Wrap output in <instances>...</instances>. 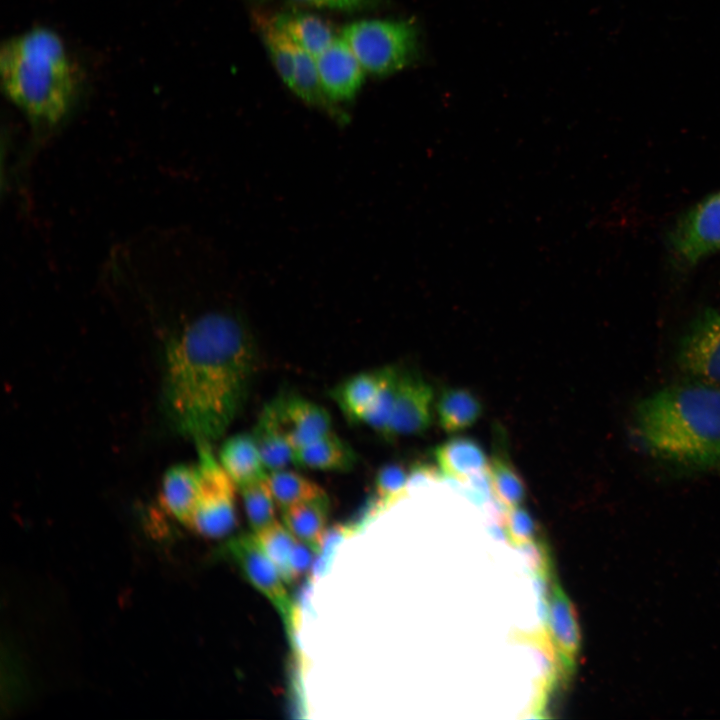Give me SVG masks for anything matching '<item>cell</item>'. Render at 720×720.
I'll use <instances>...</instances> for the list:
<instances>
[{
    "label": "cell",
    "instance_id": "25",
    "mask_svg": "<svg viewBox=\"0 0 720 720\" xmlns=\"http://www.w3.org/2000/svg\"><path fill=\"white\" fill-rule=\"evenodd\" d=\"M257 24L278 74L291 88L295 72V43L275 25L273 19L258 16Z\"/></svg>",
    "mask_w": 720,
    "mask_h": 720
},
{
    "label": "cell",
    "instance_id": "20",
    "mask_svg": "<svg viewBox=\"0 0 720 720\" xmlns=\"http://www.w3.org/2000/svg\"><path fill=\"white\" fill-rule=\"evenodd\" d=\"M483 405L479 397L463 387L445 388L436 403L440 427L457 433L472 427L481 417Z\"/></svg>",
    "mask_w": 720,
    "mask_h": 720
},
{
    "label": "cell",
    "instance_id": "10",
    "mask_svg": "<svg viewBox=\"0 0 720 720\" xmlns=\"http://www.w3.org/2000/svg\"><path fill=\"white\" fill-rule=\"evenodd\" d=\"M288 439L296 450L332 430L328 411L299 395H281L266 404L261 412Z\"/></svg>",
    "mask_w": 720,
    "mask_h": 720
},
{
    "label": "cell",
    "instance_id": "8",
    "mask_svg": "<svg viewBox=\"0 0 720 720\" xmlns=\"http://www.w3.org/2000/svg\"><path fill=\"white\" fill-rule=\"evenodd\" d=\"M675 359L690 379L720 388V312L706 308L690 321Z\"/></svg>",
    "mask_w": 720,
    "mask_h": 720
},
{
    "label": "cell",
    "instance_id": "7",
    "mask_svg": "<svg viewBox=\"0 0 720 720\" xmlns=\"http://www.w3.org/2000/svg\"><path fill=\"white\" fill-rule=\"evenodd\" d=\"M668 243L686 267L720 251V191L685 211L669 231Z\"/></svg>",
    "mask_w": 720,
    "mask_h": 720
},
{
    "label": "cell",
    "instance_id": "33",
    "mask_svg": "<svg viewBox=\"0 0 720 720\" xmlns=\"http://www.w3.org/2000/svg\"><path fill=\"white\" fill-rule=\"evenodd\" d=\"M314 551L316 550L307 544L300 541L296 543L291 557V570L294 579L310 567Z\"/></svg>",
    "mask_w": 720,
    "mask_h": 720
},
{
    "label": "cell",
    "instance_id": "15",
    "mask_svg": "<svg viewBox=\"0 0 720 720\" xmlns=\"http://www.w3.org/2000/svg\"><path fill=\"white\" fill-rule=\"evenodd\" d=\"M358 457L351 445L330 430L295 450L293 464L307 469L348 472Z\"/></svg>",
    "mask_w": 720,
    "mask_h": 720
},
{
    "label": "cell",
    "instance_id": "29",
    "mask_svg": "<svg viewBox=\"0 0 720 720\" xmlns=\"http://www.w3.org/2000/svg\"><path fill=\"white\" fill-rule=\"evenodd\" d=\"M375 488L381 507L398 501L409 488V470L400 463L383 465L376 473Z\"/></svg>",
    "mask_w": 720,
    "mask_h": 720
},
{
    "label": "cell",
    "instance_id": "19",
    "mask_svg": "<svg viewBox=\"0 0 720 720\" xmlns=\"http://www.w3.org/2000/svg\"><path fill=\"white\" fill-rule=\"evenodd\" d=\"M272 19L296 45L315 59L338 37L328 21L314 14L282 13Z\"/></svg>",
    "mask_w": 720,
    "mask_h": 720
},
{
    "label": "cell",
    "instance_id": "12",
    "mask_svg": "<svg viewBox=\"0 0 720 720\" xmlns=\"http://www.w3.org/2000/svg\"><path fill=\"white\" fill-rule=\"evenodd\" d=\"M546 631L569 678L581 648V632L576 609L556 579L548 597Z\"/></svg>",
    "mask_w": 720,
    "mask_h": 720
},
{
    "label": "cell",
    "instance_id": "17",
    "mask_svg": "<svg viewBox=\"0 0 720 720\" xmlns=\"http://www.w3.org/2000/svg\"><path fill=\"white\" fill-rule=\"evenodd\" d=\"M434 459L443 477L463 480L489 469L487 454L480 443L469 437H454L438 445Z\"/></svg>",
    "mask_w": 720,
    "mask_h": 720
},
{
    "label": "cell",
    "instance_id": "23",
    "mask_svg": "<svg viewBox=\"0 0 720 720\" xmlns=\"http://www.w3.org/2000/svg\"><path fill=\"white\" fill-rule=\"evenodd\" d=\"M266 483L281 510L325 494L323 489L309 478L287 468L268 472Z\"/></svg>",
    "mask_w": 720,
    "mask_h": 720
},
{
    "label": "cell",
    "instance_id": "30",
    "mask_svg": "<svg viewBox=\"0 0 720 720\" xmlns=\"http://www.w3.org/2000/svg\"><path fill=\"white\" fill-rule=\"evenodd\" d=\"M505 530L507 539L516 547L537 540L539 533L536 520L520 506L508 509Z\"/></svg>",
    "mask_w": 720,
    "mask_h": 720
},
{
    "label": "cell",
    "instance_id": "2",
    "mask_svg": "<svg viewBox=\"0 0 720 720\" xmlns=\"http://www.w3.org/2000/svg\"><path fill=\"white\" fill-rule=\"evenodd\" d=\"M630 433L650 459L678 474L720 471V388L689 379L641 398Z\"/></svg>",
    "mask_w": 720,
    "mask_h": 720
},
{
    "label": "cell",
    "instance_id": "5",
    "mask_svg": "<svg viewBox=\"0 0 720 720\" xmlns=\"http://www.w3.org/2000/svg\"><path fill=\"white\" fill-rule=\"evenodd\" d=\"M199 492L190 528L203 536L221 538L236 524L234 482L214 455L211 444L197 445Z\"/></svg>",
    "mask_w": 720,
    "mask_h": 720
},
{
    "label": "cell",
    "instance_id": "34",
    "mask_svg": "<svg viewBox=\"0 0 720 720\" xmlns=\"http://www.w3.org/2000/svg\"><path fill=\"white\" fill-rule=\"evenodd\" d=\"M300 3L313 5L317 7H328L333 9L352 10L360 8L369 0H294Z\"/></svg>",
    "mask_w": 720,
    "mask_h": 720
},
{
    "label": "cell",
    "instance_id": "21",
    "mask_svg": "<svg viewBox=\"0 0 720 720\" xmlns=\"http://www.w3.org/2000/svg\"><path fill=\"white\" fill-rule=\"evenodd\" d=\"M307 104L326 111L338 121H346L345 113L326 94L319 76L316 59L295 44V72L291 88Z\"/></svg>",
    "mask_w": 720,
    "mask_h": 720
},
{
    "label": "cell",
    "instance_id": "22",
    "mask_svg": "<svg viewBox=\"0 0 720 720\" xmlns=\"http://www.w3.org/2000/svg\"><path fill=\"white\" fill-rule=\"evenodd\" d=\"M489 474L495 499L508 509L523 503L527 495L526 485L503 446L494 449Z\"/></svg>",
    "mask_w": 720,
    "mask_h": 720
},
{
    "label": "cell",
    "instance_id": "31",
    "mask_svg": "<svg viewBox=\"0 0 720 720\" xmlns=\"http://www.w3.org/2000/svg\"><path fill=\"white\" fill-rule=\"evenodd\" d=\"M528 572L532 575H552V560L548 546L542 539L518 546Z\"/></svg>",
    "mask_w": 720,
    "mask_h": 720
},
{
    "label": "cell",
    "instance_id": "6",
    "mask_svg": "<svg viewBox=\"0 0 720 720\" xmlns=\"http://www.w3.org/2000/svg\"><path fill=\"white\" fill-rule=\"evenodd\" d=\"M225 552L240 568L246 579L273 605L291 634L295 609L286 589V582L276 566L260 546L255 535L243 534L231 538Z\"/></svg>",
    "mask_w": 720,
    "mask_h": 720
},
{
    "label": "cell",
    "instance_id": "24",
    "mask_svg": "<svg viewBox=\"0 0 720 720\" xmlns=\"http://www.w3.org/2000/svg\"><path fill=\"white\" fill-rule=\"evenodd\" d=\"M252 435L268 472L293 464L294 447L264 414H260Z\"/></svg>",
    "mask_w": 720,
    "mask_h": 720
},
{
    "label": "cell",
    "instance_id": "26",
    "mask_svg": "<svg viewBox=\"0 0 720 720\" xmlns=\"http://www.w3.org/2000/svg\"><path fill=\"white\" fill-rule=\"evenodd\" d=\"M244 511L253 533H258L277 522V504L268 488L266 478L238 489Z\"/></svg>",
    "mask_w": 720,
    "mask_h": 720
},
{
    "label": "cell",
    "instance_id": "16",
    "mask_svg": "<svg viewBox=\"0 0 720 720\" xmlns=\"http://www.w3.org/2000/svg\"><path fill=\"white\" fill-rule=\"evenodd\" d=\"M199 492L197 464H176L162 478L161 500L166 510L179 522L190 526Z\"/></svg>",
    "mask_w": 720,
    "mask_h": 720
},
{
    "label": "cell",
    "instance_id": "18",
    "mask_svg": "<svg viewBox=\"0 0 720 720\" xmlns=\"http://www.w3.org/2000/svg\"><path fill=\"white\" fill-rule=\"evenodd\" d=\"M329 513L326 494L282 509V523L300 542L320 549Z\"/></svg>",
    "mask_w": 720,
    "mask_h": 720
},
{
    "label": "cell",
    "instance_id": "11",
    "mask_svg": "<svg viewBox=\"0 0 720 720\" xmlns=\"http://www.w3.org/2000/svg\"><path fill=\"white\" fill-rule=\"evenodd\" d=\"M316 63L323 88L333 102L350 101L356 96L366 71L341 36L316 58Z\"/></svg>",
    "mask_w": 720,
    "mask_h": 720
},
{
    "label": "cell",
    "instance_id": "27",
    "mask_svg": "<svg viewBox=\"0 0 720 720\" xmlns=\"http://www.w3.org/2000/svg\"><path fill=\"white\" fill-rule=\"evenodd\" d=\"M262 549L280 570L285 582L294 578L291 570V557L298 540L283 523L278 521L266 529L253 533Z\"/></svg>",
    "mask_w": 720,
    "mask_h": 720
},
{
    "label": "cell",
    "instance_id": "3",
    "mask_svg": "<svg viewBox=\"0 0 720 720\" xmlns=\"http://www.w3.org/2000/svg\"><path fill=\"white\" fill-rule=\"evenodd\" d=\"M1 86L34 127L54 128L72 110L80 73L63 38L34 27L8 39L0 52Z\"/></svg>",
    "mask_w": 720,
    "mask_h": 720
},
{
    "label": "cell",
    "instance_id": "13",
    "mask_svg": "<svg viewBox=\"0 0 720 720\" xmlns=\"http://www.w3.org/2000/svg\"><path fill=\"white\" fill-rule=\"evenodd\" d=\"M390 368L385 366L354 374L330 391L331 398L350 423L361 424L364 413L375 399Z\"/></svg>",
    "mask_w": 720,
    "mask_h": 720
},
{
    "label": "cell",
    "instance_id": "1",
    "mask_svg": "<svg viewBox=\"0 0 720 720\" xmlns=\"http://www.w3.org/2000/svg\"><path fill=\"white\" fill-rule=\"evenodd\" d=\"M257 368L252 335L223 311L189 321L167 343L162 403L168 422L197 445L220 439L244 408Z\"/></svg>",
    "mask_w": 720,
    "mask_h": 720
},
{
    "label": "cell",
    "instance_id": "14",
    "mask_svg": "<svg viewBox=\"0 0 720 720\" xmlns=\"http://www.w3.org/2000/svg\"><path fill=\"white\" fill-rule=\"evenodd\" d=\"M218 460L237 489L268 474L252 433H238L221 445Z\"/></svg>",
    "mask_w": 720,
    "mask_h": 720
},
{
    "label": "cell",
    "instance_id": "4",
    "mask_svg": "<svg viewBox=\"0 0 720 720\" xmlns=\"http://www.w3.org/2000/svg\"><path fill=\"white\" fill-rule=\"evenodd\" d=\"M340 36L364 70L376 76L396 73L420 54V31L409 19H369L346 25Z\"/></svg>",
    "mask_w": 720,
    "mask_h": 720
},
{
    "label": "cell",
    "instance_id": "28",
    "mask_svg": "<svg viewBox=\"0 0 720 720\" xmlns=\"http://www.w3.org/2000/svg\"><path fill=\"white\" fill-rule=\"evenodd\" d=\"M399 373V368L391 366L387 378L361 420V424L369 426L382 435L392 415Z\"/></svg>",
    "mask_w": 720,
    "mask_h": 720
},
{
    "label": "cell",
    "instance_id": "9",
    "mask_svg": "<svg viewBox=\"0 0 720 720\" xmlns=\"http://www.w3.org/2000/svg\"><path fill=\"white\" fill-rule=\"evenodd\" d=\"M433 398L431 385L420 374L400 370L392 415L383 436L392 440L426 432L433 421Z\"/></svg>",
    "mask_w": 720,
    "mask_h": 720
},
{
    "label": "cell",
    "instance_id": "32",
    "mask_svg": "<svg viewBox=\"0 0 720 720\" xmlns=\"http://www.w3.org/2000/svg\"><path fill=\"white\" fill-rule=\"evenodd\" d=\"M442 479V473L434 465L417 461L409 469V488L426 485Z\"/></svg>",
    "mask_w": 720,
    "mask_h": 720
}]
</instances>
